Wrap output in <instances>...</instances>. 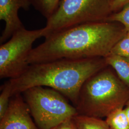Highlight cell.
Returning a JSON list of instances; mask_svg holds the SVG:
<instances>
[{"label":"cell","mask_w":129,"mask_h":129,"mask_svg":"<svg viewBox=\"0 0 129 129\" xmlns=\"http://www.w3.org/2000/svg\"><path fill=\"white\" fill-rule=\"evenodd\" d=\"M124 27L115 22L83 23L53 33L33 49L29 64L60 59L105 58L116 44L124 37Z\"/></svg>","instance_id":"1"},{"label":"cell","mask_w":129,"mask_h":129,"mask_svg":"<svg viewBox=\"0 0 129 129\" xmlns=\"http://www.w3.org/2000/svg\"><path fill=\"white\" fill-rule=\"evenodd\" d=\"M107 66L102 57L60 59L29 64L21 76L8 82L12 97L29 88L46 87L60 92L76 107L84 83Z\"/></svg>","instance_id":"2"},{"label":"cell","mask_w":129,"mask_h":129,"mask_svg":"<svg viewBox=\"0 0 129 129\" xmlns=\"http://www.w3.org/2000/svg\"><path fill=\"white\" fill-rule=\"evenodd\" d=\"M129 101V88L107 66L84 83L75 107L78 114L102 119L124 109Z\"/></svg>","instance_id":"3"},{"label":"cell","mask_w":129,"mask_h":129,"mask_svg":"<svg viewBox=\"0 0 129 129\" xmlns=\"http://www.w3.org/2000/svg\"><path fill=\"white\" fill-rule=\"evenodd\" d=\"M22 93L39 129H52L64 120L78 114L76 107L69 103L67 98L54 89L37 86Z\"/></svg>","instance_id":"4"},{"label":"cell","mask_w":129,"mask_h":129,"mask_svg":"<svg viewBox=\"0 0 129 129\" xmlns=\"http://www.w3.org/2000/svg\"><path fill=\"white\" fill-rule=\"evenodd\" d=\"M113 0H61L55 13L47 20L45 38L83 23L106 22L111 15Z\"/></svg>","instance_id":"5"},{"label":"cell","mask_w":129,"mask_h":129,"mask_svg":"<svg viewBox=\"0 0 129 129\" xmlns=\"http://www.w3.org/2000/svg\"><path fill=\"white\" fill-rule=\"evenodd\" d=\"M44 27L29 30L24 27L14 33L0 46V78L14 79L21 76L29 64L28 57L37 39L45 37Z\"/></svg>","instance_id":"6"},{"label":"cell","mask_w":129,"mask_h":129,"mask_svg":"<svg viewBox=\"0 0 129 129\" xmlns=\"http://www.w3.org/2000/svg\"><path fill=\"white\" fill-rule=\"evenodd\" d=\"M21 94L12 97L8 108L0 119V129H39L32 119Z\"/></svg>","instance_id":"7"},{"label":"cell","mask_w":129,"mask_h":129,"mask_svg":"<svg viewBox=\"0 0 129 129\" xmlns=\"http://www.w3.org/2000/svg\"><path fill=\"white\" fill-rule=\"evenodd\" d=\"M31 6L29 0H0V20L5 23V29L0 38L1 44L24 27L19 17V10L23 9L27 11Z\"/></svg>","instance_id":"8"},{"label":"cell","mask_w":129,"mask_h":129,"mask_svg":"<svg viewBox=\"0 0 129 129\" xmlns=\"http://www.w3.org/2000/svg\"><path fill=\"white\" fill-rule=\"evenodd\" d=\"M104 58L107 65L114 70L119 78L129 88V60L113 54H110Z\"/></svg>","instance_id":"9"},{"label":"cell","mask_w":129,"mask_h":129,"mask_svg":"<svg viewBox=\"0 0 129 129\" xmlns=\"http://www.w3.org/2000/svg\"><path fill=\"white\" fill-rule=\"evenodd\" d=\"M78 129H110L105 120L77 114L73 117Z\"/></svg>","instance_id":"10"},{"label":"cell","mask_w":129,"mask_h":129,"mask_svg":"<svg viewBox=\"0 0 129 129\" xmlns=\"http://www.w3.org/2000/svg\"><path fill=\"white\" fill-rule=\"evenodd\" d=\"M31 5L46 20L55 13L61 0H29Z\"/></svg>","instance_id":"11"},{"label":"cell","mask_w":129,"mask_h":129,"mask_svg":"<svg viewBox=\"0 0 129 129\" xmlns=\"http://www.w3.org/2000/svg\"><path fill=\"white\" fill-rule=\"evenodd\" d=\"M110 129H129V122L124 109H119L106 118Z\"/></svg>","instance_id":"12"},{"label":"cell","mask_w":129,"mask_h":129,"mask_svg":"<svg viewBox=\"0 0 129 129\" xmlns=\"http://www.w3.org/2000/svg\"><path fill=\"white\" fill-rule=\"evenodd\" d=\"M0 95V119H1L7 110L11 99L12 97L11 88L8 81L2 86Z\"/></svg>","instance_id":"13"},{"label":"cell","mask_w":129,"mask_h":129,"mask_svg":"<svg viewBox=\"0 0 129 129\" xmlns=\"http://www.w3.org/2000/svg\"><path fill=\"white\" fill-rule=\"evenodd\" d=\"M106 21L120 23L123 26L127 33H129V5L120 12L111 14Z\"/></svg>","instance_id":"14"},{"label":"cell","mask_w":129,"mask_h":129,"mask_svg":"<svg viewBox=\"0 0 129 129\" xmlns=\"http://www.w3.org/2000/svg\"><path fill=\"white\" fill-rule=\"evenodd\" d=\"M110 54L119 55L129 60V33H127L124 37L116 44Z\"/></svg>","instance_id":"15"},{"label":"cell","mask_w":129,"mask_h":129,"mask_svg":"<svg viewBox=\"0 0 129 129\" xmlns=\"http://www.w3.org/2000/svg\"><path fill=\"white\" fill-rule=\"evenodd\" d=\"M52 129H78V128L73 117L64 120Z\"/></svg>","instance_id":"16"},{"label":"cell","mask_w":129,"mask_h":129,"mask_svg":"<svg viewBox=\"0 0 129 129\" xmlns=\"http://www.w3.org/2000/svg\"><path fill=\"white\" fill-rule=\"evenodd\" d=\"M129 5V0H113L112 4V12L121 9V8H124Z\"/></svg>","instance_id":"17"},{"label":"cell","mask_w":129,"mask_h":129,"mask_svg":"<svg viewBox=\"0 0 129 129\" xmlns=\"http://www.w3.org/2000/svg\"><path fill=\"white\" fill-rule=\"evenodd\" d=\"M124 109L127 118L128 119V121H129V101L126 103V105L125 106Z\"/></svg>","instance_id":"18"}]
</instances>
